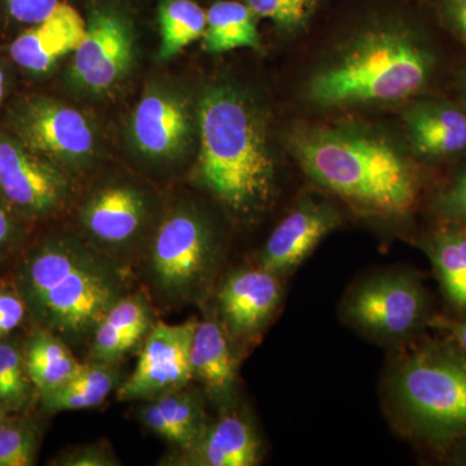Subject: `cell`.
<instances>
[{
	"mask_svg": "<svg viewBox=\"0 0 466 466\" xmlns=\"http://www.w3.org/2000/svg\"><path fill=\"white\" fill-rule=\"evenodd\" d=\"M14 235V222H12V213L5 202L0 200V253L7 248Z\"/></svg>",
	"mask_w": 466,
	"mask_h": 466,
	"instance_id": "37",
	"label": "cell"
},
{
	"mask_svg": "<svg viewBox=\"0 0 466 466\" xmlns=\"http://www.w3.org/2000/svg\"><path fill=\"white\" fill-rule=\"evenodd\" d=\"M202 184L238 216L259 213L276 191L274 156L256 106L229 86L205 92L198 108Z\"/></svg>",
	"mask_w": 466,
	"mask_h": 466,
	"instance_id": "3",
	"label": "cell"
},
{
	"mask_svg": "<svg viewBox=\"0 0 466 466\" xmlns=\"http://www.w3.org/2000/svg\"><path fill=\"white\" fill-rule=\"evenodd\" d=\"M124 288V275L113 262L67 238L43 242L16 275V290L30 317L67 342L94 334Z\"/></svg>",
	"mask_w": 466,
	"mask_h": 466,
	"instance_id": "2",
	"label": "cell"
},
{
	"mask_svg": "<svg viewBox=\"0 0 466 466\" xmlns=\"http://www.w3.org/2000/svg\"><path fill=\"white\" fill-rule=\"evenodd\" d=\"M39 429L27 420L0 421V466H30L39 447Z\"/></svg>",
	"mask_w": 466,
	"mask_h": 466,
	"instance_id": "28",
	"label": "cell"
},
{
	"mask_svg": "<svg viewBox=\"0 0 466 466\" xmlns=\"http://www.w3.org/2000/svg\"><path fill=\"white\" fill-rule=\"evenodd\" d=\"M146 214L142 193L131 187H109L87 202L82 211V220L97 241L124 245L139 232Z\"/></svg>",
	"mask_w": 466,
	"mask_h": 466,
	"instance_id": "20",
	"label": "cell"
},
{
	"mask_svg": "<svg viewBox=\"0 0 466 466\" xmlns=\"http://www.w3.org/2000/svg\"><path fill=\"white\" fill-rule=\"evenodd\" d=\"M7 416L8 410H5V407L3 406L2 403H0V421H2V420L7 419Z\"/></svg>",
	"mask_w": 466,
	"mask_h": 466,
	"instance_id": "39",
	"label": "cell"
},
{
	"mask_svg": "<svg viewBox=\"0 0 466 466\" xmlns=\"http://www.w3.org/2000/svg\"><path fill=\"white\" fill-rule=\"evenodd\" d=\"M26 311L25 302L17 290L0 287V339L23 323Z\"/></svg>",
	"mask_w": 466,
	"mask_h": 466,
	"instance_id": "32",
	"label": "cell"
},
{
	"mask_svg": "<svg viewBox=\"0 0 466 466\" xmlns=\"http://www.w3.org/2000/svg\"><path fill=\"white\" fill-rule=\"evenodd\" d=\"M283 294L280 276L260 266L233 272L219 291L223 327L236 339L256 336L274 318Z\"/></svg>",
	"mask_w": 466,
	"mask_h": 466,
	"instance_id": "13",
	"label": "cell"
},
{
	"mask_svg": "<svg viewBox=\"0 0 466 466\" xmlns=\"http://www.w3.org/2000/svg\"><path fill=\"white\" fill-rule=\"evenodd\" d=\"M87 23L78 11L61 3L50 16L34 24L12 42L9 54L18 66L32 75H45L84 41Z\"/></svg>",
	"mask_w": 466,
	"mask_h": 466,
	"instance_id": "15",
	"label": "cell"
},
{
	"mask_svg": "<svg viewBox=\"0 0 466 466\" xmlns=\"http://www.w3.org/2000/svg\"><path fill=\"white\" fill-rule=\"evenodd\" d=\"M60 0H0V14L12 23L32 26L50 16Z\"/></svg>",
	"mask_w": 466,
	"mask_h": 466,
	"instance_id": "31",
	"label": "cell"
},
{
	"mask_svg": "<svg viewBox=\"0 0 466 466\" xmlns=\"http://www.w3.org/2000/svg\"><path fill=\"white\" fill-rule=\"evenodd\" d=\"M116 385V375L108 364H81L75 376L56 391L42 397L48 412L88 410L100 406Z\"/></svg>",
	"mask_w": 466,
	"mask_h": 466,
	"instance_id": "25",
	"label": "cell"
},
{
	"mask_svg": "<svg viewBox=\"0 0 466 466\" xmlns=\"http://www.w3.org/2000/svg\"><path fill=\"white\" fill-rule=\"evenodd\" d=\"M142 420L150 431L186 451L201 440L208 428L201 398L186 388L156 398L143 408Z\"/></svg>",
	"mask_w": 466,
	"mask_h": 466,
	"instance_id": "22",
	"label": "cell"
},
{
	"mask_svg": "<svg viewBox=\"0 0 466 466\" xmlns=\"http://www.w3.org/2000/svg\"><path fill=\"white\" fill-rule=\"evenodd\" d=\"M187 452V465L254 466L262 460L263 449L250 420L242 413L227 412Z\"/></svg>",
	"mask_w": 466,
	"mask_h": 466,
	"instance_id": "17",
	"label": "cell"
},
{
	"mask_svg": "<svg viewBox=\"0 0 466 466\" xmlns=\"http://www.w3.org/2000/svg\"><path fill=\"white\" fill-rule=\"evenodd\" d=\"M420 247L433 267L446 312L466 317V226L440 222Z\"/></svg>",
	"mask_w": 466,
	"mask_h": 466,
	"instance_id": "19",
	"label": "cell"
},
{
	"mask_svg": "<svg viewBox=\"0 0 466 466\" xmlns=\"http://www.w3.org/2000/svg\"><path fill=\"white\" fill-rule=\"evenodd\" d=\"M23 354L27 376L42 397L66 385L81 366L66 341L42 328L29 337Z\"/></svg>",
	"mask_w": 466,
	"mask_h": 466,
	"instance_id": "23",
	"label": "cell"
},
{
	"mask_svg": "<svg viewBox=\"0 0 466 466\" xmlns=\"http://www.w3.org/2000/svg\"><path fill=\"white\" fill-rule=\"evenodd\" d=\"M429 328L440 332L441 337L449 339L466 355V317H453L449 314H437L434 312L431 319Z\"/></svg>",
	"mask_w": 466,
	"mask_h": 466,
	"instance_id": "33",
	"label": "cell"
},
{
	"mask_svg": "<svg viewBox=\"0 0 466 466\" xmlns=\"http://www.w3.org/2000/svg\"><path fill=\"white\" fill-rule=\"evenodd\" d=\"M289 149L309 179L370 216L404 219L415 213L421 175L388 137L354 127L305 128Z\"/></svg>",
	"mask_w": 466,
	"mask_h": 466,
	"instance_id": "1",
	"label": "cell"
},
{
	"mask_svg": "<svg viewBox=\"0 0 466 466\" xmlns=\"http://www.w3.org/2000/svg\"><path fill=\"white\" fill-rule=\"evenodd\" d=\"M33 383L16 343L0 339V403L8 412L24 410L32 400Z\"/></svg>",
	"mask_w": 466,
	"mask_h": 466,
	"instance_id": "27",
	"label": "cell"
},
{
	"mask_svg": "<svg viewBox=\"0 0 466 466\" xmlns=\"http://www.w3.org/2000/svg\"><path fill=\"white\" fill-rule=\"evenodd\" d=\"M60 464L72 466H108L116 465V462H115V459L106 451L94 446L90 447V449L75 451V452L61 460Z\"/></svg>",
	"mask_w": 466,
	"mask_h": 466,
	"instance_id": "34",
	"label": "cell"
},
{
	"mask_svg": "<svg viewBox=\"0 0 466 466\" xmlns=\"http://www.w3.org/2000/svg\"><path fill=\"white\" fill-rule=\"evenodd\" d=\"M158 18L162 60L177 56L187 46L202 39L207 29V12L193 0H165Z\"/></svg>",
	"mask_w": 466,
	"mask_h": 466,
	"instance_id": "26",
	"label": "cell"
},
{
	"mask_svg": "<svg viewBox=\"0 0 466 466\" xmlns=\"http://www.w3.org/2000/svg\"><path fill=\"white\" fill-rule=\"evenodd\" d=\"M256 16L272 21L285 32H294L305 25L314 14L319 0H247Z\"/></svg>",
	"mask_w": 466,
	"mask_h": 466,
	"instance_id": "29",
	"label": "cell"
},
{
	"mask_svg": "<svg viewBox=\"0 0 466 466\" xmlns=\"http://www.w3.org/2000/svg\"><path fill=\"white\" fill-rule=\"evenodd\" d=\"M86 23L70 76L82 90L100 94L118 85L133 67L134 29L124 12L110 5L92 8Z\"/></svg>",
	"mask_w": 466,
	"mask_h": 466,
	"instance_id": "9",
	"label": "cell"
},
{
	"mask_svg": "<svg viewBox=\"0 0 466 466\" xmlns=\"http://www.w3.org/2000/svg\"><path fill=\"white\" fill-rule=\"evenodd\" d=\"M191 360L193 377L204 385L217 404L229 407L236 394L238 361L233 354L228 332L214 320L198 323L193 336Z\"/></svg>",
	"mask_w": 466,
	"mask_h": 466,
	"instance_id": "18",
	"label": "cell"
},
{
	"mask_svg": "<svg viewBox=\"0 0 466 466\" xmlns=\"http://www.w3.org/2000/svg\"><path fill=\"white\" fill-rule=\"evenodd\" d=\"M198 323L156 324L133 375L119 386L118 400H150L186 388L193 379L191 350Z\"/></svg>",
	"mask_w": 466,
	"mask_h": 466,
	"instance_id": "11",
	"label": "cell"
},
{
	"mask_svg": "<svg viewBox=\"0 0 466 466\" xmlns=\"http://www.w3.org/2000/svg\"><path fill=\"white\" fill-rule=\"evenodd\" d=\"M413 155L447 161L466 153V109L450 101L420 100L404 113Z\"/></svg>",
	"mask_w": 466,
	"mask_h": 466,
	"instance_id": "16",
	"label": "cell"
},
{
	"mask_svg": "<svg viewBox=\"0 0 466 466\" xmlns=\"http://www.w3.org/2000/svg\"><path fill=\"white\" fill-rule=\"evenodd\" d=\"M441 460L450 465H466V435L441 447Z\"/></svg>",
	"mask_w": 466,
	"mask_h": 466,
	"instance_id": "36",
	"label": "cell"
},
{
	"mask_svg": "<svg viewBox=\"0 0 466 466\" xmlns=\"http://www.w3.org/2000/svg\"><path fill=\"white\" fill-rule=\"evenodd\" d=\"M214 241L195 211H175L159 227L150 257L158 289L171 299H192L207 284L214 267Z\"/></svg>",
	"mask_w": 466,
	"mask_h": 466,
	"instance_id": "7",
	"label": "cell"
},
{
	"mask_svg": "<svg viewBox=\"0 0 466 466\" xmlns=\"http://www.w3.org/2000/svg\"><path fill=\"white\" fill-rule=\"evenodd\" d=\"M345 320L381 343L417 342L434 312L420 276L382 272L354 285L342 303Z\"/></svg>",
	"mask_w": 466,
	"mask_h": 466,
	"instance_id": "6",
	"label": "cell"
},
{
	"mask_svg": "<svg viewBox=\"0 0 466 466\" xmlns=\"http://www.w3.org/2000/svg\"><path fill=\"white\" fill-rule=\"evenodd\" d=\"M388 388L397 419L416 441L440 450L465 437L466 355L449 339H419Z\"/></svg>",
	"mask_w": 466,
	"mask_h": 466,
	"instance_id": "5",
	"label": "cell"
},
{
	"mask_svg": "<svg viewBox=\"0 0 466 466\" xmlns=\"http://www.w3.org/2000/svg\"><path fill=\"white\" fill-rule=\"evenodd\" d=\"M67 180L57 165L36 155L16 137L0 133V200L11 213L47 216L66 200Z\"/></svg>",
	"mask_w": 466,
	"mask_h": 466,
	"instance_id": "10",
	"label": "cell"
},
{
	"mask_svg": "<svg viewBox=\"0 0 466 466\" xmlns=\"http://www.w3.org/2000/svg\"><path fill=\"white\" fill-rule=\"evenodd\" d=\"M434 69L433 50L413 30L373 26L314 73L308 96L323 108L395 103L425 90Z\"/></svg>",
	"mask_w": 466,
	"mask_h": 466,
	"instance_id": "4",
	"label": "cell"
},
{
	"mask_svg": "<svg viewBox=\"0 0 466 466\" xmlns=\"http://www.w3.org/2000/svg\"><path fill=\"white\" fill-rule=\"evenodd\" d=\"M431 208L440 222L466 226V162L437 192Z\"/></svg>",
	"mask_w": 466,
	"mask_h": 466,
	"instance_id": "30",
	"label": "cell"
},
{
	"mask_svg": "<svg viewBox=\"0 0 466 466\" xmlns=\"http://www.w3.org/2000/svg\"><path fill=\"white\" fill-rule=\"evenodd\" d=\"M11 126L21 143L57 167L85 164L96 148L94 127L84 113L50 97L21 101Z\"/></svg>",
	"mask_w": 466,
	"mask_h": 466,
	"instance_id": "8",
	"label": "cell"
},
{
	"mask_svg": "<svg viewBox=\"0 0 466 466\" xmlns=\"http://www.w3.org/2000/svg\"><path fill=\"white\" fill-rule=\"evenodd\" d=\"M5 72H3L2 67H0V104H2L3 99H5Z\"/></svg>",
	"mask_w": 466,
	"mask_h": 466,
	"instance_id": "38",
	"label": "cell"
},
{
	"mask_svg": "<svg viewBox=\"0 0 466 466\" xmlns=\"http://www.w3.org/2000/svg\"><path fill=\"white\" fill-rule=\"evenodd\" d=\"M443 16L447 26L466 46V0H446Z\"/></svg>",
	"mask_w": 466,
	"mask_h": 466,
	"instance_id": "35",
	"label": "cell"
},
{
	"mask_svg": "<svg viewBox=\"0 0 466 466\" xmlns=\"http://www.w3.org/2000/svg\"><path fill=\"white\" fill-rule=\"evenodd\" d=\"M131 131L135 146L147 157H175L191 139V113L182 97L156 88L137 104Z\"/></svg>",
	"mask_w": 466,
	"mask_h": 466,
	"instance_id": "14",
	"label": "cell"
},
{
	"mask_svg": "<svg viewBox=\"0 0 466 466\" xmlns=\"http://www.w3.org/2000/svg\"><path fill=\"white\" fill-rule=\"evenodd\" d=\"M150 327L148 303L142 296L122 297L97 325L91 358L95 363H115L140 341Z\"/></svg>",
	"mask_w": 466,
	"mask_h": 466,
	"instance_id": "21",
	"label": "cell"
},
{
	"mask_svg": "<svg viewBox=\"0 0 466 466\" xmlns=\"http://www.w3.org/2000/svg\"><path fill=\"white\" fill-rule=\"evenodd\" d=\"M202 47L208 54H225L238 48L259 50L256 15L249 5L233 0L214 3L207 12Z\"/></svg>",
	"mask_w": 466,
	"mask_h": 466,
	"instance_id": "24",
	"label": "cell"
},
{
	"mask_svg": "<svg viewBox=\"0 0 466 466\" xmlns=\"http://www.w3.org/2000/svg\"><path fill=\"white\" fill-rule=\"evenodd\" d=\"M341 223L339 213L323 202H299L279 223L260 251L259 266L278 276L290 275Z\"/></svg>",
	"mask_w": 466,
	"mask_h": 466,
	"instance_id": "12",
	"label": "cell"
}]
</instances>
